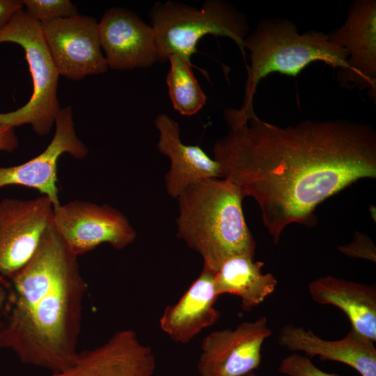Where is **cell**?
Wrapping results in <instances>:
<instances>
[{
    "instance_id": "cell-1",
    "label": "cell",
    "mask_w": 376,
    "mask_h": 376,
    "mask_svg": "<svg viewBox=\"0 0 376 376\" xmlns=\"http://www.w3.org/2000/svg\"><path fill=\"white\" fill-rule=\"evenodd\" d=\"M228 133L213 147L220 178L258 203L275 244L292 224H311L316 207L363 178L376 177V133L345 120L281 127L253 111H225Z\"/></svg>"
},
{
    "instance_id": "cell-2",
    "label": "cell",
    "mask_w": 376,
    "mask_h": 376,
    "mask_svg": "<svg viewBox=\"0 0 376 376\" xmlns=\"http://www.w3.org/2000/svg\"><path fill=\"white\" fill-rule=\"evenodd\" d=\"M78 256L51 224L31 259L0 278V347L54 372L76 358L87 284Z\"/></svg>"
},
{
    "instance_id": "cell-3",
    "label": "cell",
    "mask_w": 376,
    "mask_h": 376,
    "mask_svg": "<svg viewBox=\"0 0 376 376\" xmlns=\"http://www.w3.org/2000/svg\"><path fill=\"white\" fill-rule=\"evenodd\" d=\"M244 198L229 180L208 178L177 198V236L201 255L203 266L216 272L235 256L254 258L256 244L242 210Z\"/></svg>"
},
{
    "instance_id": "cell-4",
    "label": "cell",
    "mask_w": 376,
    "mask_h": 376,
    "mask_svg": "<svg viewBox=\"0 0 376 376\" xmlns=\"http://www.w3.org/2000/svg\"><path fill=\"white\" fill-rule=\"evenodd\" d=\"M250 52V65L242 113L253 111V100L259 81L271 72L296 77L306 66L321 61L340 74L350 70L347 50L333 42L328 35L310 31L298 33L296 26L288 21L267 20L260 24L244 40V49Z\"/></svg>"
},
{
    "instance_id": "cell-5",
    "label": "cell",
    "mask_w": 376,
    "mask_h": 376,
    "mask_svg": "<svg viewBox=\"0 0 376 376\" xmlns=\"http://www.w3.org/2000/svg\"><path fill=\"white\" fill-rule=\"evenodd\" d=\"M150 17L159 62L173 54L191 61L197 52V43L210 34L231 39L244 54L246 18L224 1L207 0L201 8L173 1L157 2Z\"/></svg>"
},
{
    "instance_id": "cell-6",
    "label": "cell",
    "mask_w": 376,
    "mask_h": 376,
    "mask_svg": "<svg viewBox=\"0 0 376 376\" xmlns=\"http://www.w3.org/2000/svg\"><path fill=\"white\" fill-rule=\"evenodd\" d=\"M13 42L24 51L33 82L29 100L22 107L0 113V124L15 127L30 125L36 134L52 130L61 109L58 95L59 74L46 45L40 23L24 9L17 12L0 31V43Z\"/></svg>"
},
{
    "instance_id": "cell-7",
    "label": "cell",
    "mask_w": 376,
    "mask_h": 376,
    "mask_svg": "<svg viewBox=\"0 0 376 376\" xmlns=\"http://www.w3.org/2000/svg\"><path fill=\"white\" fill-rule=\"evenodd\" d=\"M52 225L68 249L79 256L102 244L121 250L136 233L126 216L107 204L72 201L54 209Z\"/></svg>"
},
{
    "instance_id": "cell-8",
    "label": "cell",
    "mask_w": 376,
    "mask_h": 376,
    "mask_svg": "<svg viewBox=\"0 0 376 376\" xmlns=\"http://www.w3.org/2000/svg\"><path fill=\"white\" fill-rule=\"evenodd\" d=\"M55 67L68 79L79 81L109 69L100 45L98 22L76 15L40 23Z\"/></svg>"
},
{
    "instance_id": "cell-9",
    "label": "cell",
    "mask_w": 376,
    "mask_h": 376,
    "mask_svg": "<svg viewBox=\"0 0 376 376\" xmlns=\"http://www.w3.org/2000/svg\"><path fill=\"white\" fill-rule=\"evenodd\" d=\"M54 209L43 195L0 201V278L13 276L31 259L52 223Z\"/></svg>"
},
{
    "instance_id": "cell-10",
    "label": "cell",
    "mask_w": 376,
    "mask_h": 376,
    "mask_svg": "<svg viewBox=\"0 0 376 376\" xmlns=\"http://www.w3.org/2000/svg\"><path fill=\"white\" fill-rule=\"evenodd\" d=\"M260 316L235 329L210 332L203 340L197 363L200 376H244L258 368L264 342L272 335Z\"/></svg>"
},
{
    "instance_id": "cell-11",
    "label": "cell",
    "mask_w": 376,
    "mask_h": 376,
    "mask_svg": "<svg viewBox=\"0 0 376 376\" xmlns=\"http://www.w3.org/2000/svg\"><path fill=\"white\" fill-rule=\"evenodd\" d=\"M54 125L53 139L41 153L23 164L0 167V188L7 185L32 188L48 197L54 208L61 205L57 187L58 159L68 153L83 159L88 149L77 135L70 106L61 108Z\"/></svg>"
},
{
    "instance_id": "cell-12",
    "label": "cell",
    "mask_w": 376,
    "mask_h": 376,
    "mask_svg": "<svg viewBox=\"0 0 376 376\" xmlns=\"http://www.w3.org/2000/svg\"><path fill=\"white\" fill-rule=\"evenodd\" d=\"M156 360L136 333L124 329L102 345L77 354L73 362L51 376H152Z\"/></svg>"
},
{
    "instance_id": "cell-13",
    "label": "cell",
    "mask_w": 376,
    "mask_h": 376,
    "mask_svg": "<svg viewBox=\"0 0 376 376\" xmlns=\"http://www.w3.org/2000/svg\"><path fill=\"white\" fill-rule=\"evenodd\" d=\"M98 29L109 68H146L158 61L152 27L133 12L122 8H109L98 22Z\"/></svg>"
},
{
    "instance_id": "cell-14",
    "label": "cell",
    "mask_w": 376,
    "mask_h": 376,
    "mask_svg": "<svg viewBox=\"0 0 376 376\" xmlns=\"http://www.w3.org/2000/svg\"><path fill=\"white\" fill-rule=\"evenodd\" d=\"M330 39L349 53L350 70L338 77L376 92V1H358L350 9L344 24Z\"/></svg>"
},
{
    "instance_id": "cell-15",
    "label": "cell",
    "mask_w": 376,
    "mask_h": 376,
    "mask_svg": "<svg viewBox=\"0 0 376 376\" xmlns=\"http://www.w3.org/2000/svg\"><path fill=\"white\" fill-rule=\"evenodd\" d=\"M158 132L157 148L170 161L165 175L167 194L177 198L190 185L199 181L220 178L219 164L199 146L185 144L180 139L178 123L166 113H159L155 119Z\"/></svg>"
},
{
    "instance_id": "cell-16",
    "label": "cell",
    "mask_w": 376,
    "mask_h": 376,
    "mask_svg": "<svg viewBox=\"0 0 376 376\" xmlns=\"http://www.w3.org/2000/svg\"><path fill=\"white\" fill-rule=\"evenodd\" d=\"M219 297L215 272L203 267L179 300L165 308L159 320L160 329L175 343L190 342L219 319L220 312L214 307Z\"/></svg>"
},
{
    "instance_id": "cell-17",
    "label": "cell",
    "mask_w": 376,
    "mask_h": 376,
    "mask_svg": "<svg viewBox=\"0 0 376 376\" xmlns=\"http://www.w3.org/2000/svg\"><path fill=\"white\" fill-rule=\"evenodd\" d=\"M280 345L290 351L302 352L306 357L343 363L354 368L361 376H376V347L352 330L343 338L328 340L293 324L283 326L279 334Z\"/></svg>"
},
{
    "instance_id": "cell-18",
    "label": "cell",
    "mask_w": 376,
    "mask_h": 376,
    "mask_svg": "<svg viewBox=\"0 0 376 376\" xmlns=\"http://www.w3.org/2000/svg\"><path fill=\"white\" fill-rule=\"evenodd\" d=\"M311 299L340 309L351 330L373 343L376 341V286L339 279L320 277L308 284Z\"/></svg>"
},
{
    "instance_id": "cell-19",
    "label": "cell",
    "mask_w": 376,
    "mask_h": 376,
    "mask_svg": "<svg viewBox=\"0 0 376 376\" xmlns=\"http://www.w3.org/2000/svg\"><path fill=\"white\" fill-rule=\"evenodd\" d=\"M264 263L247 256H232L222 263L215 272L219 296L229 294L241 299L243 311L249 312L273 293L277 285L276 277L264 273Z\"/></svg>"
},
{
    "instance_id": "cell-20",
    "label": "cell",
    "mask_w": 376,
    "mask_h": 376,
    "mask_svg": "<svg viewBox=\"0 0 376 376\" xmlns=\"http://www.w3.org/2000/svg\"><path fill=\"white\" fill-rule=\"evenodd\" d=\"M170 63L166 83L173 107L182 116L198 113L206 103V95L193 70L191 61L178 54L168 58Z\"/></svg>"
},
{
    "instance_id": "cell-21",
    "label": "cell",
    "mask_w": 376,
    "mask_h": 376,
    "mask_svg": "<svg viewBox=\"0 0 376 376\" xmlns=\"http://www.w3.org/2000/svg\"><path fill=\"white\" fill-rule=\"evenodd\" d=\"M26 13L40 23L79 14L77 6L69 0H22Z\"/></svg>"
},
{
    "instance_id": "cell-22",
    "label": "cell",
    "mask_w": 376,
    "mask_h": 376,
    "mask_svg": "<svg viewBox=\"0 0 376 376\" xmlns=\"http://www.w3.org/2000/svg\"><path fill=\"white\" fill-rule=\"evenodd\" d=\"M278 370L288 376H342L320 370L309 357L295 352L281 361Z\"/></svg>"
},
{
    "instance_id": "cell-23",
    "label": "cell",
    "mask_w": 376,
    "mask_h": 376,
    "mask_svg": "<svg viewBox=\"0 0 376 376\" xmlns=\"http://www.w3.org/2000/svg\"><path fill=\"white\" fill-rule=\"evenodd\" d=\"M338 251L344 255L376 262V247L373 240L366 234L356 231L353 240L345 245L338 247Z\"/></svg>"
},
{
    "instance_id": "cell-24",
    "label": "cell",
    "mask_w": 376,
    "mask_h": 376,
    "mask_svg": "<svg viewBox=\"0 0 376 376\" xmlns=\"http://www.w3.org/2000/svg\"><path fill=\"white\" fill-rule=\"evenodd\" d=\"M24 8L20 0H0V31Z\"/></svg>"
},
{
    "instance_id": "cell-25",
    "label": "cell",
    "mask_w": 376,
    "mask_h": 376,
    "mask_svg": "<svg viewBox=\"0 0 376 376\" xmlns=\"http://www.w3.org/2000/svg\"><path fill=\"white\" fill-rule=\"evenodd\" d=\"M18 145L15 127L0 124V151L12 152L17 148Z\"/></svg>"
},
{
    "instance_id": "cell-26",
    "label": "cell",
    "mask_w": 376,
    "mask_h": 376,
    "mask_svg": "<svg viewBox=\"0 0 376 376\" xmlns=\"http://www.w3.org/2000/svg\"><path fill=\"white\" fill-rule=\"evenodd\" d=\"M244 376H258L255 371L251 372Z\"/></svg>"
}]
</instances>
